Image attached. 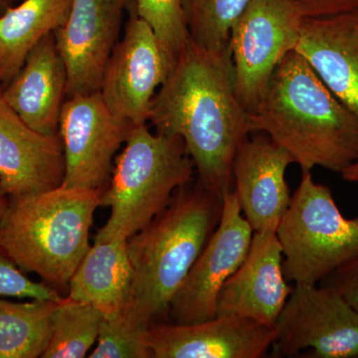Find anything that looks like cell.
Here are the masks:
<instances>
[{
	"instance_id": "cell-20",
	"label": "cell",
	"mask_w": 358,
	"mask_h": 358,
	"mask_svg": "<svg viewBox=\"0 0 358 358\" xmlns=\"http://www.w3.org/2000/svg\"><path fill=\"white\" fill-rule=\"evenodd\" d=\"M72 0H21L0 14V83L21 69L32 49L62 27Z\"/></svg>"
},
{
	"instance_id": "cell-10",
	"label": "cell",
	"mask_w": 358,
	"mask_h": 358,
	"mask_svg": "<svg viewBox=\"0 0 358 358\" xmlns=\"http://www.w3.org/2000/svg\"><path fill=\"white\" fill-rule=\"evenodd\" d=\"M253 234L236 194L226 193L217 227L171 301V322L195 324L217 317L221 289L243 263Z\"/></svg>"
},
{
	"instance_id": "cell-28",
	"label": "cell",
	"mask_w": 358,
	"mask_h": 358,
	"mask_svg": "<svg viewBox=\"0 0 358 358\" xmlns=\"http://www.w3.org/2000/svg\"><path fill=\"white\" fill-rule=\"evenodd\" d=\"M303 18L327 17L358 9V0H291Z\"/></svg>"
},
{
	"instance_id": "cell-30",
	"label": "cell",
	"mask_w": 358,
	"mask_h": 358,
	"mask_svg": "<svg viewBox=\"0 0 358 358\" xmlns=\"http://www.w3.org/2000/svg\"><path fill=\"white\" fill-rule=\"evenodd\" d=\"M9 204V199L8 196L2 192L1 188H0V222H1L2 219H3L4 215H6V212L7 208H8Z\"/></svg>"
},
{
	"instance_id": "cell-19",
	"label": "cell",
	"mask_w": 358,
	"mask_h": 358,
	"mask_svg": "<svg viewBox=\"0 0 358 358\" xmlns=\"http://www.w3.org/2000/svg\"><path fill=\"white\" fill-rule=\"evenodd\" d=\"M131 277L128 240L95 242L71 278L68 296L115 317L127 307Z\"/></svg>"
},
{
	"instance_id": "cell-6",
	"label": "cell",
	"mask_w": 358,
	"mask_h": 358,
	"mask_svg": "<svg viewBox=\"0 0 358 358\" xmlns=\"http://www.w3.org/2000/svg\"><path fill=\"white\" fill-rule=\"evenodd\" d=\"M275 234L284 255L285 277L294 284L319 285L358 255V215L345 218L331 188L315 182L312 171L301 173Z\"/></svg>"
},
{
	"instance_id": "cell-16",
	"label": "cell",
	"mask_w": 358,
	"mask_h": 358,
	"mask_svg": "<svg viewBox=\"0 0 358 358\" xmlns=\"http://www.w3.org/2000/svg\"><path fill=\"white\" fill-rule=\"evenodd\" d=\"M293 157L265 134L249 138L240 145L233 162V185L244 217L254 232L273 231L288 209L286 173Z\"/></svg>"
},
{
	"instance_id": "cell-26",
	"label": "cell",
	"mask_w": 358,
	"mask_h": 358,
	"mask_svg": "<svg viewBox=\"0 0 358 358\" xmlns=\"http://www.w3.org/2000/svg\"><path fill=\"white\" fill-rule=\"evenodd\" d=\"M0 298L59 300L62 296L45 282L30 280L0 249Z\"/></svg>"
},
{
	"instance_id": "cell-15",
	"label": "cell",
	"mask_w": 358,
	"mask_h": 358,
	"mask_svg": "<svg viewBox=\"0 0 358 358\" xmlns=\"http://www.w3.org/2000/svg\"><path fill=\"white\" fill-rule=\"evenodd\" d=\"M282 260L275 232H254L243 263L221 289L217 315H236L274 327L293 289L285 277Z\"/></svg>"
},
{
	"instance_id": "cell-21",
	"label": "cell",
	"mask_w": 358,
	"mask_h": 358,
	"mask_svg": "<svg viewBox=\"0 0 358 358\" xmlns=\"http://www.w3.org/2000/svg\"><path fill=\"white\" fill-rule=\"evenodd\" d=\"M61 299L13 303L0 298V358L41 357Z\"/></svg>"
},
{
	"instance_id": "cell-9",
	"label": "cell",
	"mask_w": 358,
	"mask_h": 358,
	"mask_svg": "<svg viewBox=\"0 0 358 358\" xmlns=\"http://www.w3.org/2000/svg\"><path fill=\"white\" fill-rule=\"evenodd\" d=\"M133 127L110 110L99 91L66 99L58 129L65 155L62 185L103 190Z\"/></svg>"
},
{
	"instance_id": "cell-11",
	"label": "cell",
	"mask_w": 358,
	"mask_h": 358,
	"mask_svg": "<svg viewBox=\"0 0 358 358\" xmlns=\"http://www.w3.org/2000/svg\"><path fill=\"white\" fill-rule=\"evenodd\" d=\"M171 69L154 30L136 13L115 45L99 92L117 117L133 126L147 124L157 90Z\"/></svg>"
},
{
	"instance_id": "cell-12",
	"label": "cell",
	"mask_w": 358,
	"mask_h": 358,
	"mask_svg": "<svg viewBox=\"0 0 358 358\" xmlns=\"http://www.w3.org/2000/svg\"><path fill=\"white\" fill-rule=\"evenodd\" d=\"M128 0H72L65 24L54 33L67 71V98L100 90L121 30Z\"/></svg>"
},
{
	"instance_id": "cell-8",
	"label": "cell",
	"mask_w": 358,
	"mask_h": 358,
	"mask_svg": "<svg viewBox=\"0 0 358 358\" xmlns=\"http://www.w3.org/2000/svg\"><path fill=\"white\" fill-rule=\"evenodd\" d=\"M275 357H358V312L334 289L320 285L294 284L275 320Z\"/></svg>"
},
{
	"instance_id": "cell-31",
	"label": "cell",
	"mask_w": 358,
	"mask_h": 358,
	"mask_svg": "<svg viewBox=\"0 0 358 358\" xmlns=\"http://www.w3.org/2000/svg\"><path fill=\"white\" fill-rule=\"evenodd\" d=\"M20 1L21 0H0V7L6 9L8 7L15 6L16 3Z\"/></svg>"
},
{
	"instance_id": "cell-14",
	"label": "cell",
	"mask_w": 358,
	"mask_h": 358,
	"mask_svg": "<svg viewBox=\"0 0 358 358\" xmlns=\"http://www.w3.org/2000/svg\"><path fill=\"white\" fill-rule=\"evenodd\" d=\"M65 178V155L59 133L30 128L0 92V188L8 199L49 192Z\"/></svg>"
},
{
	"instance_id": "cell-27",
	"label": "cell",
	"mask_w": 358,
	"mask_h": 358,
	"mask_svg": "<svg viewBox=\"0 0 358 358\" xmlns=\"http://www.w3.org/2000/svg\"><path fill=\"white\" fill-rule=\"evenodd\" d=\"M319 285L336 291L358 312V255L327 275Z\"/></svg>"
},
{
	"instance_id": "cell-4",
	"label": "cell",
	"mask_w": 358,
	"mask_h": 358,
	"mask_svg": "<svg viewBox=\"0 0 358 358\" xmlns=\"http://www.w3.org/2000/svg\"><path fill=\"white\" fill-rule=\"evenodd\" d=\"M103 190L60 186L9 199L0 222V249L24 273L67 289L89 251L94 214Z\"/></svg>"
},
{
	"instance_id": "cell-22",
	"label": "cell",
	"mask_w": 358,
	"mask_h": 358,
	"mask_svg": "<svg viewBox=\"0 0 358 358\" xmlns=\"http://www.w3.org/2000/svg\"><path fill=\"white\" fill-rule=\"evenodd\" d=\"M103 315L70 296L58 301L52 315L50 338L42 358H82L96 343Z\"/></svg>"
},
{
	"instance_id": "cell-7",
	"label": "cell",
	"mask_w": 358,
	"mask_h": 358,
	"mask_svg": "<svg viewBox=\"0 0 358 358\" xmlns=\"http://www.w3.org/2000/svg\"><path fill=\"white\" fill-rule=\"evenodd\" d=\"M301 17L291 0H249L231 29L235 92L254 113L273 73L300 39Z\"/></svg>"
},
{
	"instance_id": "cell-1",
	"label": "cell",
	"mask_w": 358,
	"mask_h": 358,
	"mask_svg": "<svg viewBox=\"0 0 358 358\" xmlns=\"http://www.w3.org/2000/svg\"><path fill=\"white\" fill-rule=\"evenodd\" d=\"M157 133L178 136L197 180L222 199L233 185V162L253 133L251 114L235 92L229 49L213 51L189 40L150 106Z\"/></svg>"
},
{
	"instance_id": "cell-29",
	"label": "cell",
	"mask_w": 358,
	"mask_h": 358,
	"mask_svg": "<svg viewBox=\"0 0 358 358\" xmlns=\"http://www.w3.org/2000/svg\"><path fill=\"white\" fill-rule=\"evenodd\" d=\"M341 178L348 182L358 183V157L341 173Z\"/></svg>"
},
{
	"instance_id": "cell-23",
	"label": "cell",
	"mask_w": 358,
	"mask_h": 358,
	"mask_svg": "<svg viewBox=\"0 0 358 358\" xmlns=\"http://www.w3.org/2000/svg\"><path fill=\"white\" fill-rule=\"evenodd\" d=\"M249 0H182L190 39L205 49H229L231 29Z\"/></svg>"
},
{
	"instance_id": "cell-25",
	"label": "cell",
	"mask_w": 358,
	"mask_h": 358,
	"mask_svg": "<svg viewBox=\"0 0 358 358\" xmlns=\"http://www.w3.org/2000/svg\"><path fill=\"white\" fill-rule=\"evenodd\" d=\"M150 327L122 312L103 317L95 350L91 358H152L148 343Z\"/></svg>"
},
{
	"instance_id": "cell-3",
	"label": "cell",
	"mask_w": 358,
	"mask_h": 358,
	"mask_svg": "<svg viewBox=\"0 0 358 358\" xmlns=\"http://www.w3.org/2000/svg\"><path fill=\"white\" fill-rule=\"evenodd\" d=\"M222 212V199L199 180L179 188L145 229L128 239L133 277L124 312L150 327L169 315Z\"/></svg>"
},
{
	"instance_id": "cell-17",
	"label": "cell",
	"mask_w": 358,
	"mask_h": 358,
	"mask_svg": "<svg viewBox=\"0 0 358 358\" xmlns=\"http://www.w3.org/2000/svg\"><path fill=\"white\" fill-rule=\"evenodd\" d=\"M294 51L358 117V9L327 17L303 18Z\"/></svg>"
},
{
	"instance_id": "cell-2",
	"label": "cell",
	"mask_w": 358,
	"mask_h": 358,
	"mask_svg": "<svg viewBox=\"0 0 358 358\" xmlns=\"http://www.w3.org/2000/svg\"><path fill=\"white\" fill-rule=\"evenodd\" d=\"M254 131L285 148L301 173H341L358 157V117L298 52L285 56L251 114Z\"/></svg>"
},
{
	"instance_id": "cell-24",
	"label": "cell",
	"mask_w": 358,
	"mask_h": 358,
	"mask_svg": "<svg viewBox=\"0 0 358 358\" xmlns=\"http://www.w3.org/2000/svg\"><path fill=\"white\" fill-rule=\"evenodd\" d=\"M136 13L154 30L173 67L190 40L182 0H136Z\"/></svg>"
},
{
	"instance_id": "cell-18",
	"label": "cell",
	"mask_w": 358,
	"mask_h": 358,
	"mask_svg": "<svg viewBox=\"0 0 358 358\" xmlns=\"http://www.w3.org/2000/svg\"><path fill=\"white\" fill-rule=\"evenodd\" d=\"M67 83L64 61L52 33L32 49L1 96L30 128L54 134L58 133Z\"/></svg>"
},
{
	"instance_id": "cell-13",
	"label": "cell",
	"mask_w": 358,
	"mask_h": 358,
	"mask_svg": "<svg viewBox=\"0 0 358 358\" xmlns=\"http://www.w3.org/2000/svg\"><path fill=\"white\" fill-rule=\"evenodd\" d=\"M274 327L236 315L195 324L155 322L148 343L152 358H260L275 341Z\"/></svg>"
},
{
	"instance_id": "cell-5",
	"label": "cell",
	"mask_w": 358,
	"mask_h": 358,
	"mask_svg": "<svg viewBox=\"0 0 358 358\" xmlns=\"http://www.w3.org/2000/svg\"><path fill=\"white\" fill-rule=\"evenodd\" d=\"M115 162L101 206L110 208L95 242L128 240L166 209L179 188L192 182L195 166L178 136L134 126Z\"/></svg>"
}]
</instances>
